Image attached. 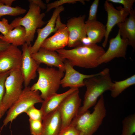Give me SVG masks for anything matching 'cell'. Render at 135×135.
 Listing matches in <instances>:
<instances>
[{
  "label": "cell",
  "mask_w": 135,
  "mask_h": 135,
  "mask_svg": "<svg viewBox=\"0 0 135 135\" xmlns=\"http://www.w3.org/2000/svg\"><path fill=\"white\" fill-rule=\"evenodd\" d=\"M106 114L104 98L102 94L95 105L92 113L88 110L78 114L70 124L82 132L84 135H92L102 124Z\"/></svg>",
  "instance_id": "3"
},
{
  "label": "cell",
  "mask_w": 135,
  "mask_h": 135,
  "mask_svg": "<svg viewBox=\"0 0 135 135\" xmlns=\"http://www.w3.org/2000/svg\"><path fill=\"white\" fill-rule=\"evenodd\" d=\"M3 116V115L2 114L1 112L0 111V119Z\"/></svg>",
  "instance_id": "37"
},
{
  "label": "cell",
  "mask_w": 135,
  "mask_h": 135,
  "mask_svg": "<svg viewBox=\"0 0 135 135\" xmlns=\"http://www.w3.org/2000/svg\"><path fill=\"white\" fill-rule=\"evenodd\" d=\"M86 90L84 95L83 104L79 109L78 114L82 113L94 106L98 97L108 90H110L113 82L109 74V69H104L94 76L84 81Z\"/></svg>",
  "instance_id": "2"
},
{
  "label": "cell",
  "mask_w": 135,
  "mask_h": 135,
  "mask_svg": "<svg viewBox=\"0 0 135 135\" xmlns=\"http://www.w3.org/2000/svg\"><path fill=\"white\" fill-rule=\"evenodd\" d=\"M10 44L0 39V52L7 48Z\"/></svg>",
  "instance_id": "35"
},
{
  "label": "cell",
  "mask_w": 135,
  "mask_h": 135,
  "mask_svg": "<svg viewBox=\"0 0 135 135\" xmlns=\"http://www.w3.org/2000/svg\"><path fill=\"white\" fill-rule=\"evenodd\" d=\"M14 28L10 24H8L7 19L3 18L0 20V32L3 36L6 35Z\"/></svg>",
  "instance_id": "32"
},
{
  "label": "cell",
  "mask_w": 135,
  "mask_h": 135,
  "mask_svg": "<svg viewBox=\"0 0 135 135\" xmlns=\"http://www.w3.org/2000/svg\"><path fill=\"white\" fill-rule=\"evenodd\" d=\"M24 112L29 116V118L42 121L44 115L42 110L36 108L34 105L30 107Z\"/></svg>",
  "instance_id": "27"
},
{
  "label": "cell",
  "mask_w": 135,
  "mask_h": 135,
  "mask_svg": "<svg viewBox=\"0 0 135 135\" xmlns=\"http://www.w3.org/2000/svg\"><path fill=\"white\" fill-rule=\"evenodd\" d=\"M99 2V0H95L92 4L87 21L91 22L96 20V14Z\"/></svg>",
  "instance_id": "31"
},
{
  "label": "cell",
  "mask_w": 135,
  "mask_h": 135,
  "mask_svg": "<svg viewBox=\"0 0 135 135\" xmlns=\"http://www.w3.org/2000/svg\"><path fill=\"white\" fill-rule=\"evenodd\" d=\"M22 52L17 46L10 44L0 52V73L20 68Z\"/></svg>",
  "instance_id": "14"
},
{
  "label": "cell",
  "mask_w": 135,
  "mask_h": 135,
  "mask_svg": "<svg viewBox=\"0 0 135 135\" xmlns=\"http://www.w3.org/2000/svg\"><path fill=\"white\" fill-rule=\"evenodd\" d=\"M135 84V74L122 80L114 81L110 90L111 96L116 97L126 89Z\"/></svg>",
  "instance_id": "23"
},
{
  "label": "cell",
  "mask_w": 135,
  "mask_h": 135,
  "mask_svg": "<svg viewBox=\"0 0 135 135\" xmlns=\"http://www.w3.org/2000/svg\"><path fill=\"white\" fill-rule=\"evenodd\" d=\"M40 8L36 4L30 2L29 9L23 17L16 18L10 24L14 28L20 26L24 27L26 31V42L29 45L34 40L37 29L46 24L44 21L45 13H41Z\"/></svg>",
  "instance_id": "5"
},
{
  "label": "cell",
  "mask_w": 135,
  "mask_h": 135,
  "mask_svg": "<svg viewBox=\"0 0 135 135\" xmlns=\"http://www.w3.org/2000/svg\"><path fill=\"white\" fill-rule=\"evenodd\" d=\"M55 27L56 30L52 36L46 38L41 47L56 51L67 46L69 38L68 32L66 25L61 21L60 15L56 19Z\"/></svg>",
  "instance_id": "11"
},
{
  "label": "cell",
  "mask_w": 135,
  "mask_h": 135,
  "mask_svg": "<svg viewBox=\"0 0 135 135\" xmlns=\"http://www.w3.org/2000/svg\"><path fill=\"white\" fill-rule=\"evenodd\" d=\"M32 58L39 64L42 63L65 72L64 63L65 59L56 51L50 50L41 47L37 52L32 54Z\"/></svg>",
  "instance_id": "16"
},
{
  "label": "cell",
  "mask_w": 135,
  "mask_h": 135,
  "mask_svg": "<svg viewBox=\"0 0 135 135\" xmlns=\"http://www.w3.org/2000/svg\"><path fill=\"white\" fill-rule=\"evenodd\" d=\"M79 135H84V134L82 132H80V133Z\"/></svg>",
  "instance_id": "38"
},
{
  "label": "cell",
  "mask_w": 135,
  "mask_h": 135,
  "mask_svg": "<svg viewBox=\"0 0 135 135\" xmlns=\"http://www.w3.org/2000/svg\"><path fill=\"white\" fill-rule=\"evenodd\" d=\"M129 16L123 22L117 24L119 28L121 38L128 40L129 45L135 48V11L133 9L129 13Z\"/></svg>",
  "instance_id": "19"
},
{
  "label": "cell",
  "mask_w": 135,
  "mask_h": 135,
  "mask_svg": "<svg viewBox=\"0 0 135 135\" xmlns=\"http://www.w3.org/2000/svg\"><path fill=\"white\" fill-rule=\"evenodd\" d=\"M86 36L90 40L91 44H96L104 37L106 33L105 25L97 20L85 22Z\"/></svg>",
  "instance_id": "21"
},
{
  "label": "cell",
  "mask_w": 135,
  "mask_h": 135,
  "mask_svg": "<svg viewBox=\"0 0 135 135\" xmlns=\"http://www.w3.org/2000/svg\"><path fill=\"white\" fill-rule=\"evenodd\" d=\"M43 100L39 91L32 90L29 86L25 87L19 97L9 109L3 121V125L0 128V132L4 126L9 122L11 123L20 114L35 104L42 103Z\"/></svg>",
  "instance_id": "6"
},
{
  "label": "cell",
  "mask_w": 135,
  "mask_h": 135,
  "mask_svg": "<svg viewBox=\"0 0 135 135\" xmlns=\"http://www.w3.org/2000/svg\"><path fill=\"white\" fill-rule=\"evenodd\" d=\"M26 31L24 27L19 26L15 27L5 36L2 35L0 39L16 46H22L26 42Z\"/></svg>",
  "instance_id": "22"
},
{
  "label": "cell",
  "mask_w": 135,
  "mask_h": 135,
  "mask_svg": "<svg viewBox=\"0 0 135 135\" xmlns=\"http://www.w3.org/2000/svg\"><path fill=\"white\" fill-rule=\"evenodd\" d=\"M64 63L65 74L60 81V85L63 88H78L84 86V80L97 75L98 73L91 74H85L76 71L66 60Z\"/></svg>",
  "instance_id": "15"
},
{
  "label": "cell",
  "mask_w": 135,
  "mask_h": 135,
  "mask_svg": "<svg viewBox=\"0 0 135 135\" xmlns=\"http://www.w3.org/2000/svg\"><path fill=\"white\" fill-rule=\"evenodd\" d=\"M64 8L62 6L55 8L52 15L48 23L42 28H38L36 32L38 34L37 38L31 48V54L35 53L41 48L44 41L52 33L56 30L55 28L57 18L60 13L64 11Z\"/></svg>",
  "instance_id": "17"
},
{
  "label": "cell",
  "mask_w": 135,
  "mask_h": 135,
  "mask_svg": "<svg viewBox=\"0 0 135 135\" xmlns=\"http://www.w3.org/2000/svg\"><path fill=\"white\" fill-rule=\"evenodd\" d=\"M84 0H60L49 3L46 5V12H48L53 8H56L66 4H74L77 2H80L84 4Z\"/></svg>",
  "instance_id": "28"
},
{
  "label": "cell",
  "mask_w": 135,
  "mask_h": 135,
  "mask_svg": "<svg viewBox=\"0 0 135 135\" xmlns=\"http://www.w3.org/2000/svg\"><path fill=\"white\" fill-rule=\"evenodd\" d=\"M128 45V40L122 39L118 31L116 36L110 40L108 50L99 58V64L107 63L115 58H125Z\"/></svg>",
  "instance_id": "12"
},
{
  "label": "cell",
  "mask_w": 135,
  "mask_h": 135,
  "mask_svg": "<svg viewBox=\"0 0 135 135\" xmlns=\"http://www.w3.org/2000/svg\"><path fill=\"white\" fill-rule=\"evenodd\" d=\"M10 72L9 71L0 73V111L3 115L5 112L2 104V100L5 91V82Z\"/></svg>",
  "instance_id": "26"
},
{
  "label": "cell",
  "mask_w": 135,
  "mask_h": 135,
  "mask_svg": "<svg viewBox=\"0 0 135 135\" xmlns=\"http://www.w3.org/2000/svg\"><path fill=\"white\" fill-rule=\"evenodd\" d=\"M31 44L25 43L22 46L20 70L24 80L25 87L28 86L31 81L36 76V72L39 64L31 56Z\"/></svg>",
  "instance_id": "9"
},
{
  "label": "cell",
  "mask_w": 135,
  "mask_h": 135,
  "mask_svg": "<svg viewBox=\"0 0 135 135\" xmlns=\"http://www.w3.org/2000/svg\"><path fill=\"white\" fill-rule=\"evenodd\" d=\"M14 0H0V4H3L5 5L11 6L12 2Z\"/></svg>",
  "instance_id": "36"
},
{
  "label": "cell",
  "mask_w": 135,
  "mask_h": 135,
  "mask_svg": "<svg viewBox=\"0 0 135 135\" xmlns=\"http://www.w3.org/2000/svg\"><path fill=\"white\" fill-rule=\"evenodd\" d=\"M29 2H32L37 5L41 9L43 10L46 8V5L45 4L42 0H29Z\"/></svg>",
  "instance_id": "34"
},
{
  "label": "cell",
  "mask_w": 135,
  "mask_h": 135,
  "mask_svg": "<svg viewBox=\"0 0 135 135\" xmlns=\"http://www.w3.org/2000/svg\"><path fill=\"white\" fill-rule=\"evenodd\" d=\"M78 89V88H70L63 93L55 94L44 100L40 108L44 117L57 109L68 96Z\"/></svg>",
  "instance_id": "20"
},
{
  "label": "cell",
  "mask_w": 135,
  "mask_h": 135,
  "mask_svg": "<svg viewBox=\"0 0 135 135\" xmlns=\"http://www.w3.org/2000/svg\"><path fill=\"white\" fill-rule=\"evenodd\" d=\"M2 35V34H0V37Z\"/></svg>",
  "instance_id": "39"
},
{
  "label": "cell",
  "mask_w": 135,
  "mask_h": 135,
  "mask_svg": "<svg viewBox=\"0 0 135 135\" xmlns=\"http://www.w3.org/2000/svg\"><path fill=\"white\" fill-rule=\"evenodd\" d=\"M104 8L107 14V20L106 27V33L102 45L105 48L106 46L110 33L114 27L118 24L123 22L129 15L120 6L116 8L112 3L107 0L104 4Z\"/></svg>",
  "instance_id": "13"
},
{
  "label": "cell",
  "mask_w": 135,
  "mask_h": 135,
  "mask_svg": "<svg viewBox=\"0 0 135 135\" xmlns=\"http://www.w3.org/2000/svg\"><path fill=\"white\" fill-rule=\"evenodd\" d=\"M109 2L121 4L124 7L122 8L125 11L129 13L133 9L132 6L135 2V0H108Z\"/></svg>",
  "instance_id": "30"
},
{
  "label": "cell",
  "mask_w": 135,
  "mask_h": 135,
  "mask_svg": "<svg viewBox=\"0 0 135 135\" xmlns=\"http://www.w3.org/2000/svg\"><path fill=\"white\" fill-rule=\"evenodd\" d=\"M26 12L25 9L18 6L12 7L0 4V18L2 16L5 15L18 16L24 14Z\"/></svg>",
  "instance_id": "25"
},
{
  "label": "cell",
  "mask_w": 135,
  "mask_h": 135,
  "mask_svg": "<svg viewBox=\"0 0 135 135\" xmlns=\"http://www.w3.org/2000/svg\"><path fill=\"white\" fill-rule=\"evenodd\" d=\"M73 67L86 68H94L99 65L100 58L105 51L97 44H81L70 50L62 48L56 50Z\"/></svg>",
  "instance_id": "1"
},
{
  "label": "cell",
  "mask_w": 135,
  "mask_h": 135,
  "mask_svg": "<svg viewBox=\"0 0 135 135\" xmlns=\"http://www.w3.org/2000/svg\"><path fill=\"white\" fill-rule=\"evenodd\" d=\"M31 134L32 135H40L42 132V121L29 119Z\"/></svg>",
  "instance_id": "29"
},
{
  "label": "cell",
  "mask_w": 135,
  "mask_h": 135,
  "mask_svg": "<svg viewBox=\"0 0 135 135\" xmlns=\"http://www.w3.org/2000/svg\"><path fill=\"white\" fill-rule=\"evenodd\" d=\"M24 79L20 68L10 71L5 84V93L2 101L5 112L16 101L21 94L23 90Z\"/></svg>",
  "instance_id": "7"
},
{
  "label": "cell",
  "mask_w": 135,
  "mask_h": 135,
  "mask_svg": "<svg viewBox=\"0 0 135 135\" xmlns=\"http://www.w3.org/2000/svg\"><path fill=\"white\" fill-rule=\"evenodd\" d=\"M81 100L78 89L68 96L58 108L62 120L60 130L69 126L78 114Z\"/></svg>",
  "instance_id": "8"
},
{
  "label": "cell",
  "mask_w": 135,
  "mask_h": 135,
  "mask_svg": "<svg viewBox=\"0 0 135 135\" xmlns=\"http://www.w3.org/2000/svg\"><path fill=\"white\" fill-rule=\"evenodd\" d=\"M122 130L121 135H132L135 132V114H131L122 121Z\"/></svg>",
  "instance_id": "24"
},
{
  "label": "cell",
  "mask_w": 135,
  "mask_h": 135,
  "mask_svg": "<svg viewBox=\"0 0 135 135\" xmlns=\"http://www.w3.org/2000/svg\"><path fill=\"white\" fill-rule=\"evenodd\" d=\"M86 15L69 19L66 25L68 32L69 38L67 46L74 48L82 44L83 39L87 36L85 20Z\"/></svg>",
  "instance_id": "10"
},
{
  "label": "cell",
  "mask_w": 135,
  "mask_h": 135,
  "mask_svg": "<svg viewBox=\"0 0 135 135\" xmlns=\"http://www.w3.org/2000/svg\"><path fill=\"white\" fill-rule=\"evenodd\" d=\"M80 132L71 124L61 130L58 135H79Z\"/></svg>",
  "instance_id": "33"
},
{
  "label": "cell",
  "mask_w": 135,
  "mask_h": 135,
  "mask_svg": "<svg viewBox=\"0 0 135 135\" xmlns=\"http://www.w3.org/2000/svg\"><path fill=\"white\" fill-rule=\"evenodd\" d=\"M42 124V130L40 135H58L62 124L58 109L44 116Z\"/></svg>",
  "instance_id": "18"
},
{
  "label": "cell",
  "mask_w": 135,
  "mask_h": 135,
  "mask_svg": "<svg viewBox=\"0 0 135 135\" xmlns=\"http://www.w3.org/2000/svg\"><path fill=\"white\" fill-rule=\"evenodd\" d=\"M37 71L38 78L37 82L30 87L32 90L40 92L41 98L44 100L55 94L60 85L64 72L52 67H39Z\"/></svg>",
  "instance_id": "4"
}]
</instances>
